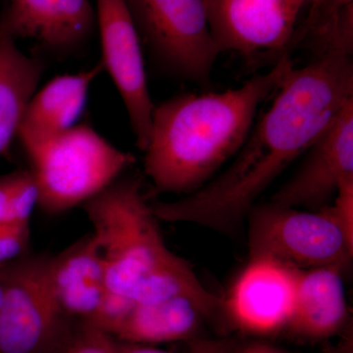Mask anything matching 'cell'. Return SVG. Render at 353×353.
Returning a JSON list of instances; mask_svg holds the SVG:
<instances>
[{"instance_id":"2e32d148","label":"cell","mask_w":353,"mask_h":353,"mask_svg":"<svg viewBox=\"0 0 353 353\" xmlns=\"http://www.w3.org/2000/svg\"><path fill=\"white\" fill-rule=\"evenodd\" d=\"M205 316L199 303L187 296L155 303H132L109 336L148 345L187 340L196 333Z\"/></svg>"},{"instance_id":"6da1fadb","label":"cell","mask_w":353,"mask_h":353,"mask_svg":"<svg viewBox=\"0 0 353 353\" xmlns=\"http://www.w3.org/2000/svg\"><path fill=\"white\" fill-rule=\"evenodd\" d=\"M352 57L326 51L301 68L292 66L232 163L196 192L152 203L158 220L222 232L238 226L271 183L353 102Z\"/></svg>"},{"instance_id":"52a82bcc","label":"cell","mask_w":353,"mask_h":353,"mask_svg":"<svg viewBox=\"0 0 353 353\" xmlns=\"http://www.w3.org/2000/svg\"><path fill=\"white\" fill-rule=\"evenodd\" d=\"M250 257H268L299 270L340 267L352 257L353 243L326 208L303 211L268 204L253 211Z\"/></svg>"},{"instance_id":"7a4b0ae2","label":"cell","mask_w":353,"mask_h":353,"mask_svg":"<svg viewBox=\"0 0 353 353\" xmlns=\"http://www.w3.org/2000/svg\"><path fill=\"white\" fill-rule=\"evenodd\" d=\"M292 66L285 54L240 88L187 92L155 106L145 150V171L155 192L189 194L209 182L239 152L260 105Z\"/></svg>"},{"instance_id":"277c9868","label":"cell","mask_w":353,"mask_h":353,"mask_svg":"<svg viewBox=\"0 0 353 353\" xmlns=\"http://www.w3.org/2000/svg\"><path fill=\"white\" fill-rule=\"evenodd\" d=\"M27 154L38 183V206L48 214L82 205L136 161L87 125L72 127Z\"/></svg>"},{"instance_id":"ffe728a7","label":"cell","mask_w":353,"mask_h":353,"mask_svg":"<svg viewBox=\"0 0 353 353\" xmlns=\"http://www.w3.org/2000/svg\"><path fill=\"white\" fill-rule=\"evenodd\" d=\"M29 243V225L0 223V267L25 256Z\"/></svg>"},{"instance_id":"30bf717a","label":"cell","mask_w":353,"mask_h":353,"mask_svg":"<svg viewBox=\"0 0 353 353\" xmlns=\"http://www.w3.org/2000/svg\"><path fill=\"white\" fill-rule=\"evenodd\" d=\"M299 270L268 257H250L222 304L231 322L241 332L255 336L287 329Z\"/></svg>"},{"instance_id":"8992f818","label":"cell","mask_w":353,"mask_h":353,"mask_svg":"<svg viewBox=\"0 0 353 353\" xmlns=\"http://www.w3.org/2000/svg\"><path fill=\"white\" fill-rule=\"evenodd\" d=\"M51 259L25 255L0 267V353H46L63 331Z\"/></svg>"},{"instance_id":"e0dca14e","label":"cell","mask_w":353,"mask_h":353,"mask_svg":"<svg viewBox=\"0 0 353 353\" xmlns=\"http://www.w3.org/2000/svg\"><path fill=\"white\" fill-rule=\"evenodd\" d=\"M0 18V155L18 136L28 104L43 75V62L28 57Z\"/></svg>"},{"instance_id":"9a60e30c","label":"cell","mask_w":353,"mask_h":353,"mask_svg":"<svg viewBox=\"0 0 353 353\" xmlns=\"http://www.w3.org/2000/svg\"><path fill=\"white\" fill-rule=\"evenodd\" d=\"M341 271L340 267L299 270L287 329L308 340H322L341 331L348 314Z\"/></svg>"},{"instance_id":"9c48e42d","label":"cell","mask_w":353,"mask_h":353,"mask_svg":"<svg viewBox=\"0 0 353 353\" xmlns=\"http://www.w3.org/2000/svg\"><path fill=\"white\" fill-rule=\"evenodd\" d=\"M101 64L122 97L137 145L145 152L155 105L150 97L138 30L125 0H97Z\"/></svg>"},{"instance_id":"7402d4cb","label":"cell","mask_w":353,"mask_h":353,"mask_svg":"<svg viewBox=\"0 0 353 353\" xmlns=\"http://www.w3.org/2000/svg\"><path fill=\"white\" fill-rule=\"evenodd\" d=\"M114 353H172L148 345L126 343L112 338ZM194 353H232V348L224 341H199L194 345Z\"/></svg>"},{"instance_id":"ac0fdd59","label":"cell","mask_w":353,"mask_h":353,"mask_svg":"<svg viewBox=\"0 0 353 353\" xmlns=\"http://www.w3.org/2000/svg\"><path fill=\"white\" fill-rule=\"evenodd\" d=\"M46 352L114 353L112 336L88 323L81 322V326L74 330L73 333L65 331L64 328Z\"/></svg>"},{"instance_id":"cb8c5ba5","label":"cell","mask_w":353,"mask_h":353,"mask_svg":"<svg viewBox=\"0 0 353 353\" xmlns=\"http://www.w3.org/2000/svg\"><path fill=\"white\" fill-rule=\"evenodd\" d=\"M310 14H334L353 6V0H310Z\"/></svg>"},{"instance_id":"d4e9b609","label":"cell","mask_w":353,"mask_h":353,"mask_svg":"<svg viewBox=\"0 0 353 353\" xmlns=\"http://www.w3.org/2000/svg\"><path fill=\"white\" fill-rule=\"evenodd\" d=\"M236 353H278V348L265 343H253L241 347Z\"/></svg>"},{"instance_id":"484cf974","label":"cell","mask_w":353,"mask_h":353,"mask_svg":"<svg viewBox=\"0 0 353 353\" xmlns=\"http://www.w3.org/2000/svg\"><path fill=\"white\" fill-rule=\"evenodd\" d=\"M2 296H3V292H2L1 284H0V306H1L2 303Z\"/></svg>"},{"instance_id":"4fadbf2b","label":"cell","mask_w":353,"mask_h":353,"mask_svg":"<svg viewBox=\"0 0 353 353\" xmlns=\"http://www.w3.org/2000/svg\"><path fill=\"white\" fill-rule=\"evenodd\" d=\"M53 287L65 316L94 325L108 299L105 266L94 234L51 259Z\"/></svg>"},{"instance_id":"8fae6325","label":"cell","mask_w":353,"mask_h":353,"mask_svg":"<svg viewBox=\"0 0 353 353\" xmlns=\"http://www.w3.org/2000/svg\"><path fill=\"white\" fill-rule=\"evenodd\" d=\"M306 152L301 168L272 196L274 205L321 209L352 180L353 102Z\"/></svg>"},{"instance_id":"5bb4252c","label":"cell","mask_w":353,"mask_h":353,"mask_svg":"<svg viewBox=\"0 0 353 353\" xmlns=\"http://www.w3.org/2000/svg\"><path fill=\"white\" fill-rule=\"evenodd\" d=\"M101 70L99 63L74 75L57 77L34 94L18 132L26 152L74 127Z\"/></svg>"},{"instance_id":"603a6c76","label":"cell","mask_w":353,"mask_h":353,"mask_svg":"<svg viewBox=\"0 0 353 353\" xmlns=\"http://www.w3.org/2000/svg\"><path fill=\"white\" fill-rule=\"evenodd\" d=\"M18 172L0 178V223L8 224L9 208Z\"/></svg>"},{"instance_id":"ba28073f","label":"cell","mask_w":353,"mask_h":353,"mask_svg":"<svg viewBox=\"0 0 353 353\" xmlns=\"http://www.w3.org/2000/svg\"><path fill=\"white\" fill-rule=\"evenodd\" d=\"M310 0H208L211 32L220 53L246 58L289 54L296 24Z\"/></svg>"},{"instance_id":"3957f363","label":"cell","mask_w":353,"mask_h":353,"mask_svg":"<svg viewBox=\"0 0 353 353\" xmlns=\"http://www.w3.org/2000/svg\"><path fill=\"white\" fill-rule=\"evenodd\" d=\"M82 206L105 266L108 299L97 324L109 327L131 307L143 283L185 261L165 243L138 176H120Z\"/></svg>"},{"instance_id":"44dd1931","label":"cell","mask_w":353,"mask_h":353,"mask_svg":"<svg viewBox=\"0 0 353 353\" xmlns=\"http://www.w3.org/2000/svg\"><path fill=\"white\" fill-rule=\"evenodd\" d=\"M332 205L325 206L341 227L348 240L353 243V179L339 188Z\"/></svg>"},{"instance_id":"7c38bea8","label":"cell","mask_w":353,"mask_h":353,"mask_svg":"<svg viewBox=\"0 0 353 353\" xmlns=\"http://www.w3.org/2000/svg\"><path fill=\"white\" fill-rule=\"evenodd\" d=\"M0 18L16 39H34L53 51L85 43L97 19L88 0H7Z\"/></svg>"},{"instance_id":"4316f807","label":"cell","mask_w":353,"mask_h":353,"mask_svg":"<svg viewBox=\"0 0 353 353\" xmlns=\"http://www.w3.org/2000/svg\"><path fill=\"white\" fill-rule=\"evenodd\" d=\"M278 353H287V352H283V350H278Z\"/></svg>"},{"instance_id":"5b68a950","label":"cell","mask_w":353,"mask_h":353,"mask_svg":"<svg viewBox=\"0 0 353 353\" xmlns=\"http://www.w3.org/2000/svg\"><path fill=\"white\" fill-rule=\"evenodd\" d=\"M150 55L169 75L210 85L221 54L209 23L208 0H125Z\"/></svg>"},{"instance_id":"d6986e66","label":"cell","mask_w":353,"mask_h":353,"mask_svg":"<svg viewBox=\"0 0 353 353\" xmlns=\"http://www.w3.org/2000/svg\"><path fill=\"white\" fill-rule=\"evenodd\" d=\"M39 188L31 170L18 171L14 188L8 224L29 225L34 209L39 204Z\"/></svg>"}]
</instances>
